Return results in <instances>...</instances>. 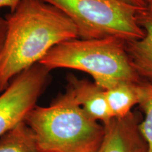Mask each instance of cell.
I'll return each instance as SVG.
<instances>
[{
	"mask_svg": "<svg viewBox=\"0 0 152 152\" xmlns=\"http://www.w3.org/2000/svg\"><path fill=\"white\" fill-rule=\"evenodd\" d=\"M123 3L140 9H147V4L146 0H119Z\"/></svg>",
	"mask_w": 152,
	"mask_h": 152,
	"instance_id": "cell-13",
	"label": "cell"
},
{
	"mask_svg": "<svg viewBox=\"0 0 152 152\" xmlns=\"http://www.w3.org/2000/svg\"><path fill=\"white\" fill-rule=\"evenodd\" d=\"M25 123L39 152H96L104 134V125L83 110L68 88L49 106H36Z\"/></svg>",
	"mask_w": 152,
	"mask_h": 152,
	"instance_id": "cell-2",
	"label": "cell"
},
{
	"mask_svg": "<svg viewBox=\"0 0 152 152\" xmlns=\"http://www.w3.org/2000/svg\"><path fill=\"white\" fill-rule=\"evenodd\" d=\"M39 63L50 71L68 68L85 72L104 90L121 83L142 81L131 64L125 42L114 37L75 38L63 42Z\"/></svg>",
	"mask_w": 152,
	"mask_h": 152,
	"instance_id": "cell-3",
	"label": "cell"
},
{
	"mask_svg": "<svg viewBox=\"0 0 152 152\" xmlns=\"http://www.w3.org/2000/svg\"><path fill=\"white\" fill-rule=\"evenodd\" d=\"M61 11L73 21L78 38L114 37L129 42L144 32L137 15L143 10L119 0H42Z\"/></svg>",
	"mask_w": 152,
	"mask_h": 152,
	"instance_id": "cell-4",
	"label": "cell"
},
{
	"mask_svg": "<svg viewBox=\"0 0 152 152\" xmlns=\"http://www.w3.org/2000/svg\"><path fill=\"white\" fill-rule=\"evenodd\" d=\"M139 124L133 112L123 118H113L104 125V137L96 152H149Z\"/></svg>",
	"mask_w": 152,
	"mask_h": 152,
	"instance_id": "cell-6",
	"label": "cell"
},
{
	"mask_svg": "<svg viewBox=\"0 0 152 152\" xmlns=\"http://www.w3.org/2000/svg\"><path fill=\"white\" fill-rule=\"evenodd\" d=\"M137 19L144 35L142 39L125 42V49L139 77L152 83V12L147 9L140 11Z\"/></svg>",
	"mask_w": 152,
	"mask_h": 152,
	"instance_id": "cell-8",
	"label": "cell"
},
{
	"mask_svg": "<svg viewBox=\"0 0 152 152\" xmlns=\"http://www.w3.org/2000/svg\"><path fill=\"white\" fill-rule=\"evenodd\" d=\"M67 88L71 91L77 104L92 118L105 125L113 118L110 112L105 90L86 79L68 76Z\"/></svg>",
	"mask_w": 152,
	"mask_h": 152,
	"instance_id": "cell-7",
	"label": "cell"
},
{
	"mask_svg": "<svg viewBox=\"0 0 152 152\" xmlns=\"http://www.w3.org/2000/svg\"><path fill=\"white\" fill-rule=\"evenodd\" d=\"M50 71L38 63L16 75L0 94V137L26 121L50 79Z\"/></svg>",
	"mask_w": 152,
	"mask_h": 152,
	"instance_id": "cell-5",
	"label": "cell"
},
{
	"mask_svg": "<svg viewBox=\"0 0 152 152\" xmlns=\"http://www.w3.org/2000/svg\"><path fill=\"white\" fill-rule=\"evenodd\" d=\"M5 18L7 32L0 56V92L55 46L78 38L71 19L42 0H22Z\"/></svg>",
	"mask_w": 152,
	"mask_h": 152,
	"instance_id": "cell-1",
	"label": "cell"
},
{
	"mask_svg": "<svg viewBox=\"0 0 152 152\" xmlns=\"http://www.w3.org/2000/svg\"><path fill=\"white\" fill-rule=\"evenodd\" d=\"M7 32V22L5 16H3L0 12V56L3 52L6 41Z\"/></svg>",
	"mask_w": 152,
	"mask_h": 152,
	"instance_id": "cell-12",
	"label": "cell"
},
{
	"mask_svg": "<svg viewBox=\"0 0 152 152\" xmlns=\"http://www.w3.org/2000/svg\"><path fill=\"white\" fill-rule=\"evenodd\" d=\"M0 152H39V151L33 132L24 122L0 137Z\"/></svg>",
	"mask_w": 152,
	"mask_h": 152,
	"instance_id": "cell-10",
	"label": "cell"
},
{
	"mask_svg": "<svg viewBox=\"0 0 152 152\" xmlns=\"http://www.w3.org/2000/svg\"><path fill=\"white\" fill-rule=\"evenodd\" d=\"M21 1L22 0H0V9L7 7L10 9L11 11L16 8Z\"/></svg>",
	"mask_w": 152,
	"mask_h": 152,
	"instance_id": "cell-14",
	"label": "cell"
},
{
	"mask_svg": "<svg viewBox=\"0 0 152 152\" xmlns=\"http://www.w3.org/2000/svg\"><path fill=\"white\" fill-rule=\"evenodd\" d=\"M139 83H121L105 90L106 101L113 118H123L139 104Z\"/></svg>",
	"mask_w": 152,
	"mask_h": 152,
	"instance_id": "cell-9",
	"label": "cell"
},
{
	"mask_svg": "<svg viewBox=\"0 0 152 152\" xmlns=\"http://www.w3.org/2000/svg\"><path fill=\"white\" fill-rule=\"evenodd\" d=\"M147 4V10L152 12V0H146Z\"/></svg>",
	"mask_w": 152,
	"mask_h": 152,
	"instance_id": "cell-15",
	"label": "cell"
},
{
	"mask_svg": "<svg viewBox=\"0 0 152 152\" xmlns=\"http://www.w3.org/2000/svg\"><path fill=\"white\" fill-rule=\"evenodd\" d=\"M138 105L144 113V118L140 121L139 128L147 142L149 152H152V83L142 80L138 85Z\"/></svg>",
	"mask_w": 152,
	"mask_h": 152,
	"instance_id": "cell-11",
	"label": "cell"
}]
</instances>
